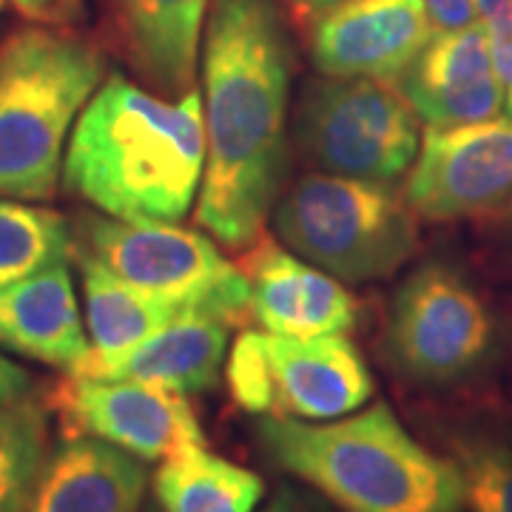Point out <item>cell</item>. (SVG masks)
Returning a JSON list of instances; mask_svg holds the SVG:
<instances>
[{"mask_svg": "<svg viewBox=\"0 0 512 512\" xmlns=\"http://www.w3.org/2000/svg\"><path fill=\"white\" fill-rule=\"evenodd\" d=\"M274 379V413L299 421H333L362 410L376 384L348 336H276L265 330Z\"/></svg>", "mask_w": 512, "mask_h": 512, "instance_id": "cell-14", "label": "cell"}, {"mask_svg": "<svg viewBox=\"0 0 512 512\" xmlns=\"http://www.w3.org/2000/svg\"><path fill=\"white\" fill-rule=\"evenodd\" d=\"M69 254L72 234L60 214L0 197V285L40 274Z\"/></svg>", "mask_w": 512, "mask_h": 512, "instance_id": "cell-22", "label": "cell"}, {"mask_svg": "<svg viewBox=\"0 0 512 512\" xmlns=\"http://www.w3.org/2000/svg\"><path fill=\"white\" fill-rule=\"evenodd\" d=\"M49 461V410L35 393L0 407V512H26Z\"/></svg>", "mask_w": 512, "mask_h": 512, "instance_id": "cell-21", "label": "cell"}, {"mask_svg": "<svg viewBox=\"0 0 512 512\" xmlns=\"http://www.w3.org/2000/svg\"><path fill=\"white\" fill-rule=\"evenodd\" d=\"M32 390H35L32 373L0 353V407H9V404L32 396Z\"/></svg>", "mask_w": 512, "mask_h": 512, "instance_id": "cell-27", "label": "cell"}, {"mask_svg": "<svg viewBox=\"0 0 512 512\" xmlns=\"http://www.w3.org/2000/svg\"><path fill=\"white\" fill-rule=\"evenodd\" d=\"M296 143L325 174L393 183L419 157V114L399 86L325 77L302 97Z\"/></svg>", "mask_w": 512, "mask_h": 512, "instance_id": "cell-6", "label": "cell"}, {"mask_svg": "<svg viewBox=\"0 0 512 512\" xmlns=\"http://www.w3.org/2000/svg\"><path fill=\"white\" fill-rule=\"evenodd\" d=\"M3 6H6V0H0V12H3Z\"/></svg>", "mask_w": 512, "mask_h": 512, "instance_id": "cell-30", "label": "cell"}, {"mask_svg": "<svg viewBox=\"0 0 512 512\" xmlns=\"http://www.w3.org/2000/svg\"><path fill=\"white\" fill-rule=\"evenodd\" d=\"M211 0H123L131 55L168 97L194 89L202 20Z\"/></svg>", "mask_w": 512, "mask_h": 512, "instance_id": "cell-18", "label": "cell"}, {"mask_svg": "<svg viewBox=\"0 0 512 512\" xmlns=\"http://www.w3.org/2000/svg\"><path fill=\"white\" fill-rule=\"evenodd\" d=\"M399 92L427 128L495 120L504 109V92L481 23L436 32L399 80Z\"/></svg>", "mask_w": 512, "mask_h": 512, "instance_id": "cell-13", "label": "cell"}, {"mask_svg": "<svg viewBox=\"0 0 512 512\" xmlns=\"http://www.w3.org/2000/svg\"><path fill=\"white\" fill-rule=\"evenodd\" d=\"M436 32H456L478 23L476 0H424Z\"/></svg>", "mask_w": 512, "mask_h": 512, "instance_id": "cell-26", "label": "cell"}, {"mask_svg": "<svg viewBox=\"0 0 512 512\" xmlns=\"http://www.w3.org/2000/svg\"><path fill=\"white\" fill-rule=\"evenodd\" d=\"M154 495L163 512H254L265 498V481L202 444L165 458Z\"/></svg>", "mask_w": 512, "mask_h": 512, "instance_id": "cell-20", "label": "cell"}, {"mask_svg": "<svg viewBox=\"0 0 512 512\" xmlns=\"http://www.w3.org/2000/svg\"><path fill=\"white\" fill-rule=\"evenodd\" d=\"M77 256H80L83 293H86V333L92 342L89 359L100 362V359L123 356L126 350L140 345L165 325L194 316L177 299L123 282L89 251H80Z\"/></svg>", "mask_w": 512, "mask_h": 512, "instance_id": "cell-19", "label": "cell"}, {"mask_svg": "<svg viewBox=\"0 0 512 512\" xmlns=\"http://www.w3.org/2000/svg\"><path fill=\"white\" fill-rule=\"evenodd\" d=\"M242 274L251 293V316L276 336H348L359 322L356 296L328 271L296 256L274 239H256Z\"/></svg>", "mask_w": 512, "mask_h": 512, "instance_id": "cell-12", "label": "cell"}, {"mask_svg": "<svg viewBox=\"0 0 512 512\" xmlns=\"http://www.w3.org/2000/svg\"><path fill=\"white\" fill-rule=\"evenodd\" d=\"M0 345L66 373L86 365L92 342L66 262L0 285Z\"/></svg>", "mask_w": 512, "mask_h": 512, "instance_id": "cell-15", "label": "cell"}, {"mask_svg": "<svg viewBox=\"0 0 512 512\" xmlns=\"http://www.w3.org/2000/svg\"><path fill=\"white\" fill-rule=\"evenodd\" d=\"M433 35L424 0H342L313 15L311 57L325 77L399 86Z\"/></svg>", "mask_w": 512, "mask_h": 512, "instance_id": "cell-11", "label": "cell"}, {"mask_svg": "<svg viewBox=\"0 0 512 512\" xmlns=\"http://www.w3.org/2000/svg\"><path fill=\"white\" fill-rule=\"evenodd\" d=\"M52 404L69 436L109 441L140 461H165L205 444L188 399L157 384L69 376Z\"/></svg>", "mask_w": 512, "mask_h": 512, "instance_id": "cell-10", "label": "cell"}, {"mask_svg": "<svg viewBox=\"0 0 512 512\" xmlns=\"http://www.w3.org/2000/svg\"><path fill=\"white\" fill-rule=\"evenodd\" d=\"M464 478V498L473 512H512V441L464 436L453 458Z\"/></svg>", "mask_w": 512, "mask_h": 512, "instance_id": "cell-23", "label": "cell"}, {"mask_svg": "<svg viewBox=\"0 0 512 512\" xmlns=\"http://www.w3.org/2000/svg\"><path fill=\"white\" fill-rule=\"evenodd\" d=\"M228 328L220 319L185 316L140 345L114 359H89L77 373L92 379H131L174 390V393H208L220 384L222 362L228 353Z\"/></svg>", "mask_w": 512, "mask_h": 512, "instance_id": "cell-16", "label": "cell"}, {"mask_svg": "<svg viewBox=\"0 0 512 512\" xmlns=\"http://www.w3.org/2000/svg\"><path fill=\"white\" fill-rule=\"evenodd\" d=\"M265 512H328L319 501H313L308 495L296 493V490H279L276 498L265 507Z\"/></svg>", "mask_w": 512, "mask_h": 512, "instance_id": "cell-28", "label": "cell"}, {"mask_svg": "<svg viewBox=\"0 0 512 512\" xmlns=\"http://www.w3.org/2000/svg\"><path fill=\"white\" fill-rule=\"evenodd\" d=\"M140 458L92 436H69L46 461L26 512H140L146 495Z\"/></svg>", "mask_w": 512, "mask_h": 512, "instance_id": "cell-17", "label": "cell"}, {"mask_svg": "<svg viewBox=\"0 0 512 512\" xmlns=\"http://www.w3.org/2000/svg\"><path fill=\"white\" fill-rule=\"evenodd\" d=\"M106 77L100 49L60 29H23L0 43V197L55 194L74 123Z\"/></svg>", "mask_w": 512, "mask_h": 512, "instance_id": "cell-4", "label": "cell"}, {"mask_svg": "<svg viewBox=\"0 0 512 512\" xmlns=\"http://www.w3.org/2000/svg\"><path fill=\"white\" fill-rule=\"evenodd\" d=\"M291 72V37L276 0H211L202 46L205 174L197 220L225 248H251L279 194Z\"/></svg>", "mask_w": 512, "mask_h": 512, "instance_id": "cell-1", "label": "cell"}, {"mask_svg": "<svg viewBox=\"0 0 512 512\" xmlns=\"http://www.w3.org/2000/svg\"><path fill=\"white\" fill-rule=\"evenodd\" d=\"M404 197L433 222L481 220L510 208L512 117L427 128Z\"/></svg>", "mask_w": 512, "mask_h": 512, "instance_id": "cell-9", "label": "cell"}, {"mask_svg": "<svg viewBox=\"0 0 512 512\" xmlns=\"http://www.w3.org/2000/svg\"><path fill=\"white\" fill-rule=\"evenodd\" d=\"M205 174V117L197 89L163 100L111 74L74 123L63 180L123 222H180Z\"/></svg>", "mask_w": 512, "mask_h": 512, "instance_id": "cell-2", "label": "cell"}, {"mask_svg": "<svg viewBox=\"0 0 512 512\" xmlns=\"http://www.w3.org/2000/svg\"><path fill=\"white\" fill-rule=\"evenodd\" d=\"M83 242L123 282L183 302L194 316L239 325L251 316L248 279L217 242L177 222H123L92 217Z\"/></svg>", "mask_w": 512, "mask_h": 512, "instance_id": "cell-7", "label": "cell"}, {"mask_svg": "<svg viewBox=\"0 0 512 512\" xmlns=\"http://www.w3.org/2000/svg\"><path fill=\"white\" fill-rule=\"evenodd\" d=\"M225 382L234 402L254 416L274 413V379L265 350V330H245L231 348L225 365Z\"/></svg>", "mask_w": 512, "mask_h": 512, "instance_id": "cell-24", "label": "cell"}, {"mask_svg": "<svg viewBox=\"0 0 512 512\" xmlns=\"http://www.w3.org/2000/svg\"><path fill=\"white\" fill-rule=\"evenodd\" d=\"M291 3H296V9H302L308 15H319V12H325V9L342 3V0H291Z\"/></svg>", "mask_w": 512, "mask_h": 512, "instance_id": "cell-29", "label": "cell"}, {"mask_svg": "<svg viewBox=\"0 0 512 512\" xmlns=\"http://www.w3.org/2000/svg\"><path fill=\"white\" fill-rule=\"evenodd\" d=\"M23 18L43 26H66L83 12V0H12Z\"/></svg>", "mask_w": 512, "mask_h": 512, "instance_id": "cell-25", "label": "cell"}, {"mask_svg": "<svg viewBox=\"0 0 512 512\" xmlns=\"http://www.w3.org/2000/svg\"><path fill=\"white\" fill-rule=\"evenodd\" d=\"M416 211L387 183L311 174L276 205V237L339 282L393 276L419 248Z\"/></svg>", "mask_w": 512, "mask_h": 512, "instance_id": "cell-5", "label": "cell"}, {"mask_svg": "<svg viewBox=\"0 0 512 512\" xmlns=\"http://www.w3.org/2000/svg\"><path fill=\"white\" fill-rule=\"evenodd\" d=\"M256 441L279 470L305 481L342 512L467 507L456 461L421 447L384 402L333 421L259 416Z\"/></svg>", "mask_w": 512, "mask_h": 512, "instance_id": "cell-3", "label": "cell"}, {"mask_svg": "<svg viewBox=\"0 0 512 512\" xmlns=\"http://www.w3.org/2000/svg\"><path fill=\"white\" fill-rule=\"evenodd\" d=\"M495 316L476 285L447 262H427L393 296L384 350L393 370L421 387L476 376L493 353Z\"/></svg>", "mask_w": 512, "mask_h": 512, "instance_id": "cell-8", "label": "cell"}]
</instances>
